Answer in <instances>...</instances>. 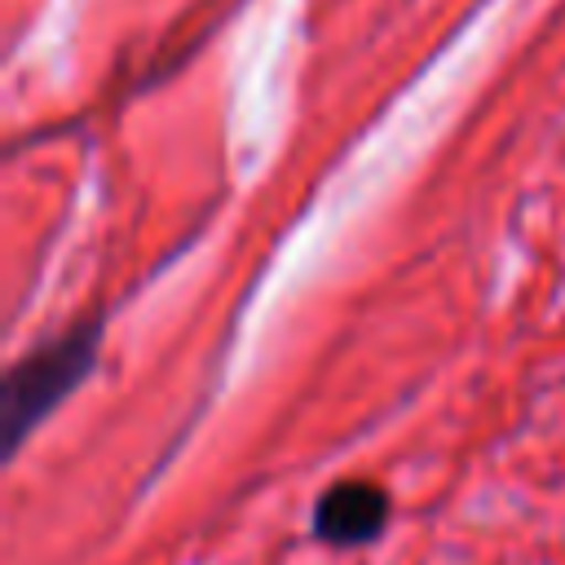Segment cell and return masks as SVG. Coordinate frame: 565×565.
Segmentation results:
<instances>
[{
  "mask_svg": "<svg viewBox=\"0 0 565 565\" xmlns=\"http://www.w3.org/2000/svg\"><path fill=\"white\" fill-rule=\"evenodd\" d=\"M93 353H97V327H79V331H66L62 340L35 349L31 358H22L9 371V384H4L9 450H18V441L84 380V371L93 366Z\"/></svg>",
  "mask_w": 565,
  "mask_h": 565,
  "instance_id": "1",
  "label": "cell"
},
{
  "mask_svg": "<svg viewBox=\"0 0 565 565\" xmlns=\"http://www.w3.org/2000/svg\"><path fill=\"white\" fill-rule=\"evenodd\" d=\"M384 516H388V503L375 486L344 481V486H331L322 494L313 525L327 543H366L384 530Z\"/></svg>",
  "mask_w": 565,
  "mask_h": 565,
  "instance_id": "2",
  "label": "cell"
}]
</instances>
